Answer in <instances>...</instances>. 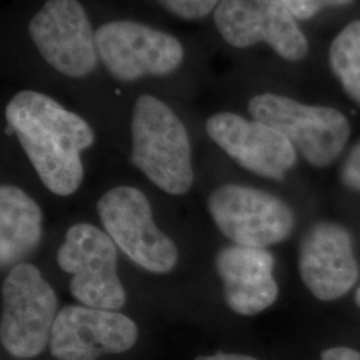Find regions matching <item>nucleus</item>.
<instances>
[{"instance_id": "nucleus-14", "label": "nucleus", "mask_w": 360, "mask_h": 360, "mask_svg": "<svg viewBox=\"0 0 360 360\" xmlns=\"http://www.w3.org/2000/svg\"><path fill=\"white\" fill-rule=\"evenodd\" d=\"M274 266L267 248L240 245L221 248L217 255V271L227 306L243 316L270 309L279 295Z\"/></svg>"}, {"instance_id": "nucleus-2", "label": "nucleus", "mask_w": 360, "mask_h": 360, "mask_svg": "<svg viewBox=\"0 0 360 360\" xmlns=\"http://www.w3.org/2000/svg\"><path fill=\"white\" fill-rule=\"evenodd\" d=\"M132 165L171 195L187 193L193 183L188 132L167 104L153 95L138 98L132 111Z\"/></svg>"}, {"instance_id": "nucleus-11", "label": "nucleus", "mask_w": 360, "mask_h": 360, "mask_svg": "<svg viewBox=\"0 0 360 360\" xmlns=\"http://www.w3.org/2000/svg\"><path fill=\"white\" fill-rule=\"evenodd\" d=\"M299 274L309 292L321 302H334L359 281L354 238L339 223L316 221L299 245Z\"/></svg>"}, {"instance_id": "nucleus-4", "label": "nucleus", "mask_w": 360, "mask_h": 360, "mask_svg": "<svg viewBox=\"0 0 360 360\" xmlns=\"http://www.w3.org/2000/svg\"><path fill=\"white\" fill-rule=\"evenodd\" d=\"M1 345L15 358L38 356L50 343L59 314L58 299L40 271L28 263L13 266L1 287Z\"/></svg>"}, {"instance_id": "nucleus-16", "label": "nucleus", "mask_w": 360, "mask_h": 360, "mask_svg": "<svg viewBox=\"0 0 360 360\" xmlns=\"http://www.w3.org/2000/svg\"><path fill=\"white\" fill-rule=\"evenodd\" d=\"M328 59L345 92L360 105V20L351 22L338 34Z\"/></svg>"}, {"instance_id": "nucleus-20", "label": "nucleus", "mask_w": 360, "mask_h": 360, "mask_svg": "<svg viewBox=\"0 0 360 360\" xmlns=\"http://www.w3.org/2000/svg\"><path fill=\"white\" fill-rule=\"evenodd\" d=\"M321 360H360V352L343 346L327 348L323 351Z\"/></svg>"}, {"instance_id": "nucleus-12", "label": "nucleus", "mask_w": 360, "mask_h": 360, "mask_svg": "<svg viewBox=\"0 0 360 360\" xmlns=\"http://www.w3.org/2000/svg\"><path fill=\"white\" fill-rule=\"evenodd\" d=\"M138 327L123 314L87 306L60 309L52 326L50 349L58 360H96L135 346Z\"/></svg>"}, {"instance_id": "nucleus-13", "label": "nucleus", "mask_w": 360, "mask_h": 360, "mask_svg": "<svg viewBox=\"0 0 360 360\" xmlns=\"http://www.w3.org/2000/svg\"><path fill=\"white\" fill-rule=\"evenodd\" d=\"M208 136L239 166L272 180H283L297 160L295 147L283 134L259 120L232 112L208 117Z\"/></svg>"}, {"instance_id": "nucleus-3", "label": "nucleus", "mask_w": 360, "mask_h": 360, "mask_svg": "<svg viewBox=\"0 0 360 360\" xmlns=\"http://www.w3.org/2000/svg\"><path fill=\"white\" fill-rule=\"evenodd\" d=\"M248 112L292 143L314 167L333 165L351 135L347 117L339 110L309 105L276 94H260L248 102Z\"/></svg>"}, {"instance_id": "nucleus-8", "label": "nucleus", "mask_w": 360, "mask_h": 360, "mask_svg": "<svg viewBox=\"0 0 360 360\" xmlns=\"http://www.w3.org/2000/svg\"><path fill=\"white\" fill-rule=\"evenodd\" d=\"M28 35L59 74L86 77L99 63L96 31L79 0H46L28 23Z\"/></svg>"}, {"instance_id": "nucleus-21", "label": "nucleus", "mask_w": 360, "mask_h": 360, "mask_svg": "<svg viewBox=\"0 0 360 360\" xmlns=\"http://www.w3.org/2000/svg\"><path fill=\"white\" fill-rule=\"evenodd\" d=\"M195 360H259L257 358H252L250 355H243V354H226V352H217L215 355H203L198 356Z\"/></svg>"}, {"instance_id": "nucleus-6", "label": "nucleus", "mask_w": 360, "mask_h": 360, "mask_svg": "<svg viewBox=\"0 0 360 360\" xmlns=\"http://www.w3.org/2000/svg\"><path fill=\"white\" fill-rule=\"evenodd\" d=\"M108 233L92 224H75L58 250V264L72 275L70 291L83 306L122 309L126 292L117 275V252Z\"/></svg>"}, {"instance_id": "nucleus-15", "label": "nucleus", "mask_w": 360, "mask_h": 360, "mask_svg": "<svg viewBox=\"0 0 360 360\" xmlns=\"http://www.w3.org/2000/svg\"><path fill=\"white\" fill-rule=\"evenodd\" d=\"M41 238V211L20 188H0V262L1 267L23 263Z\"/></svg>"}, {"instance_id": "nucleus-22", "label": "nucleus", "mask_w": 360, "mask_h": 360, "mask_svg": "<svg viewBox=\"0 0 360 360\" xmlns=\"http://www.w3.org/2000/svg\"><path fill=\"white\" fill-rule=\"evenodd\" d=\"M355 303H356V306L360 309V285L358 287V290L355 291Z\"/></svg>"}, {"instance_id": "nucleus-10", "label": "nucleus", "mask_w": 360, "mask_h": 360, "mask_svg": "<svg viewBox=\"0 0 360 360\" xmlns=\"http://www.w3.org/2000/svg\"><path fill=\"white\" fill-rule=\"evenodd\" d=\"M214 22L232 47L267 43L290 62L302 60L309 53L307 38L281 0H220Z\"/></svg>"}, {"instance_id": "nucleus-19", "label": "nucleus", "mask_w": 360, "mask_h": 360, "mask_svg": "<svg viewBox=\"0 0 360 360\" xmlns=\"http://www.w3.org/2000/svg\"><path fill=\"white\" fill-rule=\"evenodd\" d=\"M339 178L346 188L360 193V141L352 147L342 165Z\"/></svg>"}, {"instance_id": "nucleus-17", "label": "nucleus", "mask_w": 360, "mask_h": 360, "mask_svg": "<svg viewBox=\"0 0 360 360\" xmlns=\"http://www.w3.org/2000/svg\"><path fill=\"white\" fill-rule=\"evenodd\" d=\"M168 13L184 20H198L217 8L220 0H156Z\"/></svg>"}, {"instance_id": "nucleus-1", "label": "nucleus", "mask_w": 360, "mask_h": 360, "mask_svg": "<svg viewBox=\"0 0 360 360\" xmlns=\"http://www.w3.org/2000/svg\"><path fill=\"white\" fill-rule=\"evenodd\" d=\"M6 119L51 193L67 196L83 180L80 155L94 144V132L82 117L38 91H20L7 104Z\"/></svg>"}, {"instance_id": "nucleus-5", "label": "nucleus", "mask_w": 360, "mask_h": 360, "mask_svg": "<svg viewBox=\"0 0 360 360\" xmlns=\"http://www.w3.org/2000/svg\"><path fill=\"white\" fill-rule=\"evenodd\" d=\"M207 208L233 245L267 248L287 240L295 215L279 196L240 184H224L210 195Z\"/></svg>"}, {"instance_id": "nucleus-7", "label": "nucleus", "mask_w": 360, "mask_h": 360, "mask_svg": "<svg viewBox=\"0 0 360 360\" xmlns=\"http://www.w3.org/2000/svg\"><path fill=\"white\" fill-rule=\"evenodd\" d=\"M105 232L127 257L144 270L166 274L178 263V248L153 219L146 195L138 188L120 186L98 202Z\"/></svg>"}, {"instance_id": "nucleus-9", "label": "nucleus", "mask_w": 360, "mask_h": 360, "mask_svg": "<svg viewBox=\"0 0 360 360\" xmlns=\"http://www.w3.org/2000/svg\"><path fill=\"white\" fill-rule=\"evenodd\" d=\"M102 63L120 82L165 77L179 68L184 49L179 39L132 20H112L96 30Z\"/></svg>"}, {"instance_id": "nucleus-18", "label": "nucleus", "mask_w": 360, "mask_h": 360, "mask_svg": "<svg viewBox=\"0 0 360 360\" xmlns=\"http://www.w3.org/2000/svg\"><path fill=\"white\" fill-rule=\"evenodd\" d=\"M297 20H309L326 7L347 6L355 0H281Z\"/></svg>"}]
</instances>
